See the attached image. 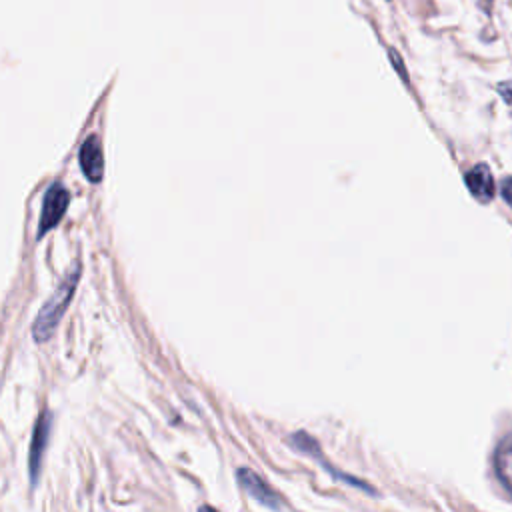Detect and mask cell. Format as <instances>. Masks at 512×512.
Masks as SVG:
<instances>
[{
  "label": "cell",
  "mask_w": 512,
  "mask_h": 512,
  "mask_svg": "<svg viewBox=\"0 0 512 512\" xmlns=\"http://www.w3.org/2000/svg\"><path fill=\"white\" fill-rule=\"evenodd\" d=\"M80 262L74 264V268L68 270V274L64 276V280L58 284V288L54 290V294L46 300V304L42 306V310L38 312L34 324H32V336L36 342H46L52 332L56 330L60 318L64 316L72 296H74V290H76V284L80 280Z\"/></svg>",
  "instance_id": "1"
},
{
  "label": "cell",
  "mask_w": 512,
  "mask_h": 512,
  "mask_svg": "<svg viewBox=\"0 0 512 512\" xmlns=\"http://www.w3.org/2000/svg\"><path fill=\"white\" fill-rule=\"evenodd\" d=\"M70 204V192L62 182H54L46 194H44V202H42V214H40V224H38V240L50 232L66 214V208Z\"/></svg>",
  "instance_id": "2"
},
{
  "label": "cell",
  "mask_w": 512,
  "mask_h": 512,
  "mask_svg": "<svg viewBox=\"0 0 512 512\" xmlns=\"http://www.w3.org/2000/svg\"><path fill=\"white\" fill-rule=\"evenodd\" d=\"M238 482H240V486H242L256 502H260L262 506L274 508V510H278V508L284 506L282 500H280V496H278L256 472H252L250 468H240V470H238Z\"/></svg>",
  "instance_id": "3"
},
{
  "label": "cell",
  "mask_w": 512,
  "mask_h": 512,
  "mask_svg": "<svg viewBox=\"0 0 512 512\" xmlns=\"http://www.w3.org/2000/svg\"><path fill=\"white\" fill-rule=\"evenodd\" d=\"M78 158H80V168H82L84 176L94 184L100 182L104 176V154H102L100 138L96 134H90L84 140Z\"/></svg>",
  "instance_id": "4"
},
{
  "label": "cell",
  "mask_w": 512,
  "mask_h": 512,
  "mask_svg": "<svg viewBox=\"0 0 512 512\" xmlns=\"http://www.w3.org/2000/svg\"><path fill=\"white\" fill-rule=\"evenodd\" d=\"M50 426H52V416H50V412H44V414L38 418L36 426H34V436H32V444H30V458H28L32 484H36L38 474H40V470H42V458H44V450H46V444H48Z\"/></svg>",
  "instance_id": "5"
},
{
  "label": "cell",
  "mask_w": 512,
  "mask_h": 512,
  "mask_svg": "<svg viewBox=\"0 0 512 512\" xmlns=\"http://www.w3.org/2000/svg\"><path fill=\"white\" fill-rule=\"evenodd\" d=\"M466 184L472 192V196L480 202H490L494 196V180L488 170V166L478 164L466 174Z\"/></svg>",
  "instance_id": "6"
},
{
  "label": "cell",
  "mask_w": 512,
  "mask_h": 512,
  "mask_svg": "<svg viewBox=\"0 0 512 512\" xmlns=\"http://www.w3.org/2000/svg\"><path fill=\"white\" fill-rule=\"evenodd\" d=\"M496 472L512 492V434L506 436L496 450Z\"/></svg>",
  "instance_id": "7"
},
{
  "label": "cell",
  "mask_w": 512,
  "mask_h": 512,
  "mask_svg": "<svg viewBox=\"0 0 512 512\" xmlns=\"http://www.w3.org/2000/svg\"><path fill=\"white\" fill-rule=\"evenodd\" d=\"M502 196L506 198L508 204H512V178H510V180H504V184H502Z\"/></svg>",
  "instance_id": "8"
}]
</instances>
